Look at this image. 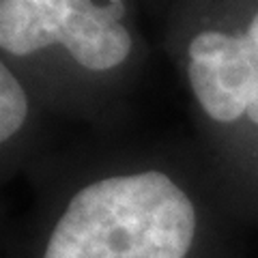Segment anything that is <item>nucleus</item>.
<instances>
[{
    "instance_id": "1",
    "label": "nucleus",
    "mask_w": 258,
    "mask_h": 258,
    "mask_svg": "<svg viewBox=\"0 0 258 258\" xmlns=\"http://www.w3.org/2000/svg\"><path fill=\"white\" fill-rule=\"evenodd\" d=\"M138 52L127 0H0V56L47 112L97 116Z\"/></svg>"
},
{
    "instance_id": "2",
    "label": "nucleus",
    "mask_w": 258,
    "mask_h": 258,
    "mask_svg": "<svg viewBox=\"0 0 258 258\" xmlns=\"http://www.w3.org/2000/svg\"><path fill=\"white\" fill-rule=\"evenodd\" d=\"M196 200L161 168H97L54 191L39 258H187Z\"/></svg>"
},
{
    "instance_id": "3",
    "label": "nucleus",
    "mask_w": 258,
    "mask_h": 258,
    "mask_svg": "<svg viewBox=\"0 0 258 258\" xmlns=\"http://www.w3.org/2000/svg\"><path fill=\"white\" fill-rule=\"evenodd\" d=\"M189 26L181 60L194 101L211 123L235 125L258 91V56L243 30L205 20Z\"/></svg>"
},
{
    "instance_id": "4",
    "label": "nucleus",
    "mask_w": 258,
    "mask_h": 258,
    "mask_svg": "<svg viewBox=\"0 0 258 258\" xmlns=\"http://www.w3.org/2000/svg\"><path fill=\"white\" fill-rule=\"evenodd\" d=\"M41 112L37 97L0 56V170L26 151Z\"/></svg>"
},
{
    "instance_id": "5",
    "label": "nucleus",
    "mask_w": 258,
    "mask_h": 258,
    "mask_svg": "<svg viewBox=\"0 0 258 258\" xmlns=\"http://www.w3.org/2000/svg\"><path fill=\"white\" fill-rule=\"evenodd\" d=\"M243 32H245L247 41L252 43L254 52H256V56H258V11H256V13L252 15V20L247 22V26L243 28Z\"/></svg>"
},
{
    "instance_id": "6",
    "label": "nucleus",
    "mask_w": 258,
    "mask_h": 258,
    "mask_svg": "<svg viewBox=\"0 0 258 258\" xmlns=\"http://www.w3.org/2000/svg\"><path fill=\"white\" fill-rule=\"evenodd\" d=\"M245 118L249 120V123L258 125V91H256V95H254L252 103H249V108H247V114H245Z\"/></svg>"
}]
</instances>
